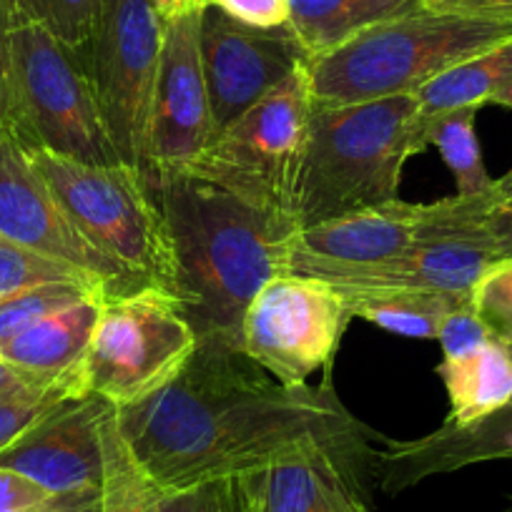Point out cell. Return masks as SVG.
Returning a JSON list of instances; mask_svg holds the SVG:
<instances>
[{
	"instance_id": "6da1fadb",
	"label": "cell",
	"mask_w": 512,
	"mask_h": 512,
	"mask_svg": "<svg viewBox=\"0 0 512 512\" xmlns=\"http://www.w3.org/2000/svg\"><path fill=\"white\" fill-rule=\"evenodd\" d=\"M136 460L161 490L236 477L307 442L374 455V432L347 410L332 379L287 387L241 347L199 339L179 377L116 410Z\"/></svg>"
},
{
	"instance_id": "7a4b0ae2",
	"label": "cell",
	"mask_w": 512,
	"mask_h": 512,
	"mask_svg": "<svg viewBox=\"0 0 512 512\" xmlns=\"http://www.w3.org/2000/svg\"><path fill=\"white\" fill-rule=\"evenodd\" d=\"M149 186L169 236L171 294L199 339L239 347L251 299L274 277L289 274L297 219L184 169L156 174Z\"/></svg>"
},
{
	"instance_id": "3957f363",
	"label": "cell",
	"mask_w": 512,
	"mask_h": 512,
	"mask_svg": "<svg viewBox=\"0 0 512 512\" xmlns=\"http://www.w3.org/2000/svg\"><path fill=\"white\" fill-rule=\"evenodd\" d=\"M422 151L415 96L314 103L294 206L299 229L400 199L407 159Z\"/></svg>"
},
{
	"instance_id": "277c9868",
	"label": "cell",
	"mask_w": 512,
	"mask_h": 512,
	"mask_svg": "<svg viewBox=\"0 0 512 512\" xmlns=\"http://www.w3.org/2000/svg\"><path fill=\"white\" fill-rule=\"evenodd\" d=\"M512 38V11H420L379 23L307 63L314 103L415 96L432 78Z\"/></svg>"
},
{
	"instance_id": "5b68a950",
	"label": "cell",
	"mask_w": 512,
	"mask_h": 512,
	"mask_svg": "<svg viewBox=\"0 0 512 512\" xmlns=\"http://www.w3.org/2000/svg\"><path fill=\"white\" fill-rule=\"evenodd\" d=\"M13 131L28 151L123 164L81 51L13 13Z\"/></svg>"
},
{
	"instance_id": "8992f818",
	"label": "cell",
	"mask_w": 512,
	"mask_h": 512,
	"mask_svg": "<svg viewBox=\"0 0 512 512\" xmlns=\"http://www.w3.org/2000/svg\"><path fill=\"white\" fill-rule=\"evenodd\" d=\"M28 154L68 219L101 254L171 294L174 262L164 216L134 166H93L41 149Z\"/></svg>"
},
{
	"instance_id": "52a82bcc",
	"label": "cell",
	"mask_w": 512,
	"mask_h": 512,
	"mask_svg": "<svg viewBox=\"0 0 512 512\" xmlns=\"http://www.w3.org/2000/svg\"><path fill=\"white\" fill-rule=\"evenodd\" d=\"M199 347L179 299L141 287L101 299L83 359V390L116 410L139 405L174 382Z\"/></svg>"
},
{
	"instance_id": "ba28073f",
	"label": "cell",
	"mask_w": 512,
	"mask_h": 512,
	"mask_svg": "<svg viewBox=\"0 0 512 512\" xmlns=\"http://www.w3.org/2000/svg\"><path fill=\"white\" fill-rule=\"evenodd\" d=\"M312 111L309 73L302 68L219 131L209 149L184 171L214 181L241 199L294 216Z\"/></svg>"
},
{
	"instance_id": "9c48e42d",
	"label": "cell",
	"mask_w": 512,
	"mask_h": 512,
	"mask_svg": "<svg viewBox=\"0 0 512 512\" xmlns=\"http://www.w3.org/2000/svg\"><path fill=\"white\" fill-rule=\"evenodd\" d=\"M166 16L151 0H98L86 66L123 164L151 179V118Z\"/></svg>"
},
{
	"instance_id": "30bf717a",
	"label": "cell",
	"mask_w": 512,
	"mask_h": 512,
	"mask_svg": "<svg viewBox=\"0 0 512 512\" xmlns=\"http://www.w3.org/2000/svg\"><path fill=\"white\" fill-rule=\"evenodd\" d=\"M344 294L329 282L282 274L264 284L241 319L239 347L287 387L332 367L352 322Z\"/></svg>"
},
{
	"instance_id": "8fae6325",
	"label": "cell",
	"mask_w": 512,
	"mask_h": 512,
	"mask_svg": "<svg viewBox=\"0 0 512 512\" xmlns=\"http://www.w3.org/2000/svg\"><path fill=\"white\" fill-rule=\"evenodd\" d=\"M0 236L78 269L108 297L149 287L76 229L23 141L8 126H0Z\"/></svg>"
},
{
	"instance_id": "7c38bea8",
	"label": "cell",
	"mask_w": 512,
	"mask_h": 512,
	"mask_svg": "<svg viewBox=\"0 0 512 512\" xmlns=\"http://www.w3.org/2000/svg\"><path fill=\"white\" fill-rule=\"evenodd\" d=\"M201 61L216 134L307 68L309 53L292 28H251L219 8L201 16Z\"/></svg>"
},
{
	"instance_id": "4fadbf2b",
	"label": "cell",
	"mask_w": 512,
	"mask_h": 512,
	"mask_svg": "<svg viewBox=\"0 0 512 512\" xmlns=\"http://www.w3.org/2000/svg\"><path fill=\"white\" fill-rule=\"evenodd\" d=\"M204 8L166 18L164 53L151 118V179L184 169L214 141L209 86L201 61Z\"/></svg>"
},
{
	"instance_id": "5bb4252c",
	"label": "cell",
	"mask_w": 512,
	"mask_h": 512,
	"mask_svg": "<svg viewBox=\"0 0 512 512\" xmlns=\"http://www.w3.org/2000/svg\"><path fill=\"white\" fill-rule=\"evenodd\" d=\"M374 455L307 442L239 477L246 512H369Z\"/></svg>"
},
{
	"instance_id": "9a60e30c",
	"label": "cell",
	"mask_w": 512,
	"mask_h": 512,
	"mask_svg": "<svg viewBox=\"0 0 512 512\" xmlns=\"http://www.w3.org/2000/svg\"><path fill=\"white\" fill-rule=\"evenodd\" d=\"M101 397L66 400L0 452V470H13L58 497L101 495L103 417Z\"/></svg>"
},
{
	"instance_id": "2e32d148",
	"label": "cell",
	"mask_w": 512,
	"mask_h": 512,
	"mask_svg": "<svg viewBox=\"0 0 512 512\" xmlns=\"http://www.w3.org/2000/svg\"><path fill=\"white\" fill-rule=\"evenodd\" d=\"M422 229L425 204L402 199L307 226L294 236L289 274L329 279L352 269L379 267L412 249Z\"/></svg>"
},
{
	"instance_id": "e0dca14e",
	"label": "cell",
	"mask_w": 512,
	"mask_h": 512,
	"mask_svg": "<svg viewBox=\"0 0 512 512\" xmlns=\"http://www.w3.org/2000/svg\"><path fill=\"white\" fill-rule=\"evenodd\" d=\"M507 435H512V405L470 427L445 422L435 432L415 440H384L382 447H374L372 477L379 490L397 495L427 477L497 460V450Z\"/></svg>"
},
{
	"instance_id": "ac0fdd59",
	"label": "cell",
	"mask_w": 512,
	"mask_h": 512,
	"mask_svg": "<svg viewBox=\"0 0 512 512\" xmlns=\"http://www.w3.org/2000/svg\"><path fill=\"white\" fill-rule=\"evenodd\" d=\"M103 297L106 294L91 292L38 319L0 347V359H6L28 382L68 384L78 397H88L81 369Z\"/></svg>"
},
{
	"instance_id": "d6986e66",
	"label": "cell",
	"mask_w": 512,
	"mask_h": 512,
	"mask_svg": "<svg viewBox=\"0 0 512 512\" xmlns=\"http://www.w3.org/2000/svg\"><path fill=\"white\" fill-rule=\"evenodd\" d=\"M437 374L450 397L447 425H477L512 405V344L502 339L492 337L462 357H442Z\"/></svg>"
},
{
	"instance_id": "ffe728a7",
	"label": "cell",
	"mask_w": 512,
	"mask_h": 512,
	"mask_svg": "<svg viewBox=\"0 0 512 512\" xmlns=\"http://www.w3.org/2000/svg\"><path fill=\"white\" fill-rule=\"evenodd\" d=\"M420 0H289V23L309 53V61L337 48L379 23L420 11Z\"/></svg>"
},
{
	"instance_id": "44dd1931",
	"label": "cell",
	"mask_w": 512,
	"mask_h": 512,
	"mask_svg": "<svg viewBox=\"0 0 512 512\" xmlns=\"http://www.w3.org/2000/svg\"><path fill=\"white\" fill-rule=\"evenodd\" d=\"M342 294L352 317L407 339H437L447 314L465 302L422 289H347Z\"/></svg>"
},
{
	"instance_id": "7402d4cb",
	"label": "cell",
	"mask_w": 512,
	"mask_h": 512,
	"mask_svg": "<svg viewBox=\"0 0 512 512\" xmlns=\"http://www.w3.org/2000/svg\"><path fill=\"white\" fill-rule=\"evenodd\" d=\"M512 81V38L432 78L415 93L420 116L430 118L460 106H485Z\"/></svg>"
},
{
	"instance_id": "603a6c76",
	"label": "cell",
	"mask_w": 512,
	"mask_h": 512,
	"mask_svg": "<svg viewBox=\"0 0 512 512\" xmlns=\"http://www.w3.org/2000/svg\"><path fill=\"white\" fill-rule=\"evenodd\" d=\"M477 111L480 106H460L442 111L437 116L422 118V144L435 146L442 161L455 176L457 196L485 194L495 186L482 161L480 139H477Z\"/></svg>"
},
{
	"instance_id": "cb8c5ba5",
	"label": "cell",
	"mask_w": 512,
	"mask_h": 512,
	"mask_svg": "<svg viewBox=\"0 0 512 512\" xmlns=\"http://www.w3.org/2000/svg\"><path fill=\"white\" fill-rule=\"evenodd\" d=\"M161 492L123 440L111 407L103 417L101 512H161Z\"/></svg>"
},
{
	"instance_id": "d4e9b609",
	"label": "cell",
	"mask_w": 512,
	"mask_h": 512,
	"mask_svg": "<svg viewBox=\"0 0 512 512\" xmlns=\"http://www.w3.org/2000/svg\"><path fill=\"white\" fill-rule=\"evenodd\" d=\"M43 284H86V287L106 294L78 269L0 236V302L16 297L26 289L43 287Z\"/></svg>"
},
{
	"instance_id": "484cf974",
	"label": "cell",
	"mask_w": 512,
	"mask_h": 512,
	"mask_svg": "<svg viewBox=\"0 0 512 512\" xmlns=\"http://www.w3.org/2000/svg\"><path fill=\"white\" fill-rule=\"evenodd\" d=\"M18 18L38 23L66 46L83 51L96 21L98 0H11Z\"/></svg>"
},
{
	"instance_id": "4316f807",
	"label": "cell",
	"mask_w": 512,
	"mask_h": 512,
	"mask_svg": "<svg viewBox=\"0 0 512 512\" xmlns=\"http://www.w3.org/2000/svg\"><path fill=\"white\" fill-rule=\"evenodd\" d=\"M96 289L86 284H43V287L26 289L16 297L0 302V347H6L13 337L26 332L38 319L48 317L56 309L86 297ZM101 294V292H96Z\"/></svg>"
},
{
	"instance_id": "83f0119b",
	"label": "cell",
	"mask_w": 512,
	"mask_h": 512,
	"mask_svg": "<svg viewBox=\"0 0 512 512\" xmlns=\"http://www.w3.org/2000/svg\"><path fill=\"white\" fill-rule=\"evenodd\" d=\"M66 400H78L68 384H33L0 400V452Z\"/></svg>"
},
{
	"instance_id": "f1b7e54d",
	"label": "cell",
	"mask_w": 512,
	"mask_h": 512,
	"mask_svg": "<svg viewBox=\"0 0 512 512\" xmlns=\"http://www.w3.org/2000/svg\"><path fill=\"white\" fill-rule=\"evenodd\" d=\"M470 302L487 329L497 339L512 344V256L497 259L485 269L472 289Z\"/></svg>"
},
{
	"instance_id": "f546056e",
	"label": "cell",
	"mask_w": 512,
	"mask_h": 512,
	"mask_svg": "<svg viewBox=\"0 0 512 512\" xmlns=\"http://www.w3.org/2000/svg\"><path fill=\"white\" fill-rule=\"evenodd\" d=\"M161 512H246L239 477H216L161 492Z\"/></svg>"
},
{
	"instance_id": "4dcf8cb0",
	"label": "cell",
	"mask_w": 512,
	"mask_h": 512,
	"mask_svg": "<svg viewBox=\"0 0 512 512\" xmlns=\"http://www.w3.org/2000/svg\"><path fill=\"white\" fill-rule=\"evenodd\" d=\"M492 337L495 334L487 329V324L475 312L470 299H465L447 314L440 334H437V342L442 347V357H462L467 352H475L477 347L490 342Z\"/></svg>"
},
{
	"instance_id": "1f68e13d",
	"label": "cell",
	"mask_w": 512,
	"mask_h": 512,
	"mask_svg": "<svg viewBox=\"0 0 512 512\" xmlns=\"http://www.w3.org/2000/svg\"><path fill=\"white\" fill-rule=\"evenodd\" d=\"M209 6L251 28H282L289 23V0H209Z\"/></svg>"
},
{
	"instance_id": "d6a6232c",
	"label": "cell",
	"mask_w": 512,
	"mask_h": 512,
	"mask_svg": "<svg viewBox=\"0 0 512 512\" xmlns=\"http://www.w3.org/2000/svg\"><path fill=\"white\" fill-rule=\"evenodd\" d=\"M56 497L26 475L0 470V512H43Z\"/></svg>"
},
{
	"instance_id": "836d02e7",
	"label": "cell",
	"mask_w": 512,
	"mask_h": 512,
	"mask_svg": "<svg viewBox=\"0 0 512 512\" xmlns=\"http://www.w3.org/2000/svg\"><path fill=\"white\" fill-rule=\"evenodd\" d=\"M0 126H13V6L0 0Z\"/></svg>"
},
{
	"instance_id": "e575fe53",
	"label": "cell",
	"mask_w": 512,
	"mask_h": 512,
	"mask_svg": "<svg viewBox=\"0 0 512 512\" xmlns=\"http://www.w3.org/2000/svg\"><path fill=\"white\" fill-rule=\"evenodd\" d=\"M485 224L500 244L502 254L512 256V194L502 196L497 189L490 191L485 204Z\"/></svg>"
},
{
	"instance_id": "d590c367",
	"label": "cell",
	"mask_w": 512,
	"mask_h": 512,
	"mask_svg": "<svg viewBox=\"0 0 512 512\" xmlns=\"http://www.w3.org/2000/svg\"><path fill=\"white\" fill-rule=\"evenodd\" d=\"M430 11H512V0H420Z\"/></svg>"
},
{
	"instance_id": "8d00e7d4",
	"label": "cell",
	"mask_w": 512,
	"mask_h": 512,
	"mask_svg": "<svg viewBox=\"0 0 512 512\" xmlns=\"http://www.w3.org/2000/svg\"><path fill=\"white\" fill-rule=\"evenodd\" d=\"M43 512H101V495L56 497Z\"/></svg>"
},
{
	"instance_id": "74e56055",
	"label": "cell",
	"mask_w": 512,
	"mask_h": 512,
	"mask_svg": "<svg viewBox=\"0 0 512 512\" xmlns=\"http://www.w3.org/2000/svg\"><path fill=\"white\" fill-rule=\"evenodd\" d=\"M26 387H33V382H28L18 369H13L6 359H0V400L16 395V392L26 390ZM46 387V384H41Z\"/></svg>"
},
{
	"instance_id": "f35d334b",
	"label": "cell",
	"mask_w": 512,
	"mask_h": 512,
	"mask_svg": "<svg viewBox=\"0 0 512 512\" xmlns=\"http://www.w3.org/2000/svg\"><path fill=\"white\" fill-rule=\"evenodd\" d=\"M166 18L176 16V13L191 11V8H206L209 6V0H151Z\"/></svg>"
},
{
	"instance_id": "ab89813d",
	"label": "cell",
	"mask_w": 512,
	"mask_h": 512,
	"mask_svg": "<svg viewBox=\"0 0 512 512\" xmlns=\"http://www.w3.org/2000/svg\"><path fill=\"white\" fill-rule=\"evenodd\" d=\"M490 103H495V106L512 108V81L507 83V86H502L500 91H495V96L490 98Z\"/></svg>"
},
{
	"instance_id": "60d3db41",
	"label": "cell",
	"mask_w": 512,
	"mask_h": 512,
	"mask_svg": "<svg viewBox=\"0 0 512 512\" xmlns=\"http://www.w3.org/2000/svg\"><path fill=\"white\" fill-rule=\"evenodd\" d=\"M495 189L500 191L502 196H510L512 194V169L507 171L505 176H500V179L495 181Z\"/></svg>"
}]
</instances>
